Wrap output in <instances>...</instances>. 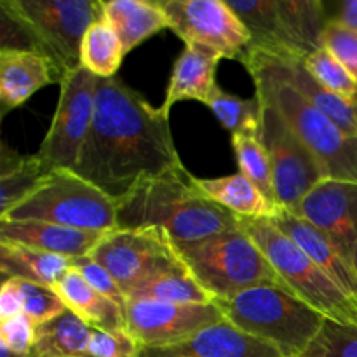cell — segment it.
Returning a JSON list of instances; mask_svg holds the SVG:
<instances>
[{
  "instance_id": "obj_35",
  "label": "cell",
  "mask_w": 357,
  "mask_h": 357,
  "mask_svg": "<svg viewBox=\"0 0 357 357\" xmlns=\"http://www.w3.org/2000/svg\"><path fill=\"white\" fill-rule=\"evenodd\" d=\"M89 352L93 357H142L143 349L126 330H94Z\"/></svg>"
},
{
  "instance_id": "obj_39",
  "label": "cell",
  "mask_w": 357,
  "mask_h": 357,
  "mask_svg": "<svg viewBox=\"0 0 357 357\" xmlns=\"http://www.w3.org/2000/svg\"><path fill=\"white\" fill-rule=\"evenodd\" d=\"M0 44H2V49L33 51L31 38L23 24L2 9H0Z\"/></svg>"
},
{
  "instance_id": "obj_40",
  "label": "cell",
  "mask_w": 357,
  "mask_h": 357,
  "mask_svg": "<svg viewBox=\"0 0 357 357\" xmlns=\"http://www.w3.org/2000/svg\"><path fill=\"white\" fill-rule=\"evenodd\" d=\"M23 314V296L14 279H7L0 288V321L10 319Z\"/></svg>"
},
{
  "instance_id": "obj_23",
  "label": "cell",
  "mask_w": 357,
  "mask_h": 357,
  "mask_svg": "<svg viewBox=\"0 0 357 357\" xmlns=\"http://www.w3.org/2000/svg\"><path fill=\"white\" fill-rule=\"evenodd\" d=\"M101 14L117 31L126 54L152 35L169 28L159 0H107L101 2Z\"/></svg>"
},
{
  "instance_id": "obj_38",
  "label": "cell",
  "mask_w": 357,
  "mask_h": 357,
  "mask_svg": "<svg viewBox=\"0 0 357 357\" xmlns=\"http://www.w3.org/2000/svg\"><path fill=\"white\" fill-rule=\"evenodd\" d=\"M35 330L37 324L26 314H20L10 319L0 321V342L16 354L31 356L35 345Z\"/></svg>"
},
{
  "instance_id": "obj_25",
  "label": "cell",
  "mask_w": 357,
  "mask_h": 357,
  "mask_svg": "<svg viewBox=\"0 0 357 357\" xmlns=\"http://www.w3.org/2000/svg\"><path fill=\"white\" fill-rule=\"evenodd\" d=\"M70 268L72 260L68 258L0 241V274L3 281L17 279L54 288Z\"/></svg>"
},
{
  "instance_id": "obj_24",
  "label": "cell",
  "mask_w": 357,
  "mask_h": 357,
  "mask_svg": "<svg viewBox=\"0 0 357 357\" xmlns=\"http://www.w3.org/2000/svg\"><path fill=\"white\" fill-rule=\"evenodd\" d=\"M194 185L204 197L241 218L272 220L281 209L241 173L222 178L194 176Z\"/></svg>"
},
{
  "instance_id": "obj_34",
  "label": "cell",
  "mask_w": 357,
  "mask_h": 357,
  "mask_svg": "<svg viewBox=\"0 0 357 357\" xmlns=\"http://www.w3.org/2000/svg\"><path fill=\"white\" fill-rule=\"evenodd\" d=\"M17 286L23 296V314H26L35 324L47 323L66 310L65 302L54 288L28 281H17Z\"/></svg>"
},
{
  "instance_id": "obj_26",
  "label": "cell",
  "mask_w": 357,
  "mask_h": 357,
  "mask_svg": "<svg viewBox=\"0 0 357 357\" xmlns=\"http://www.w3.org/2000/svg\"><path fill=\"white\" fill-rule=\"evenodd\" d=\"M49 171L38 155L21 157L2 143L0 150V216L30 197Z\"/></svg>"
},
{
  "instance_id": "obj_10",
  "label": "cell",
  "mask_w": 357,
  "mask_h": 357,
  "mask_svg": "<svg viewBox=\"0 0 357 357\" xmlns=\"http://www.w3.org/2000/svg\"><path fill=\"white\" fill-rule=\"evenodd\" d=\"M89 257L114 275L126 296L159 275L187 268L176 244L155 227L110 230Z\"/></svg>"
},
{
  "instance_id": "obj_29",
  "label": "cell",
  "mask_w": 357,
  "mask_h": 357,
  "mask_svg": "<svg viewBox=\"0 0 357 357\" xmlns=\"http://www.w3.org/2000/svg\"><path fill=\"white\" fill-rule=\"evenodd\" d=\"M126 298L157 300V302L169 303H201V305L213 303V296L195 281L188 268L159 275L132 289Z\"/></svg>"
},
{
  "instance_id": "obj_31",
  "label": "cell",
  "mask_w": 357,
  "mask_h": 357,
  "mask_svg": "<svg viewBox=\"0 0 357 357\" xmlns=\"http://www.w3.org/2000/svg\"><path fill=\"white\" fill-rule=\"evenodd\" d=\"M232 149L239 164V173L244 174L268 201L278 204L271 155L260 136L248 132L232 135Z\"/></svg>"
},
{
  "instance_id": "obj_41",
  "label": "cell",
  "mask_w": 357,
  "mask_h": 357,
  "mask_svg": "<svg viewBox=\"0 0 357 357\" xmlns=\"http://www.w3.org/2000/svg\"><path fill=\"white\" fill-rule=\"evenodd\" d=\"M330 21L357 31V0H344L338 3L337 13L330 16Z\"/></svg>"
},
{
  "instance_id": "obj_1",
  "label": "cell",
  "mask_w": 357,
  "mask_h": 357,
  "mask_svg": "<svg viewBox=\"0 0 357 357\" xmlns=\"http://www.w3.org/2000/svg\"><path fill=\"white\" fill-rule=\"evenodd\" d=\"M169 114L121 79H98L94 115L75 173L122 201L139 183L183 169Z\"/></svg>"
},
{
  "instance_id": "obj_11",
  "label": "cell",
  "mask_w": 357,
  "mask_h": 357,
  "mask_svg": "<svg viewBox=\"0 0 357 357\" xmlns=\"http://www.w3.org/2000/svg\"><path fill=\"white\" fill-rule=\"evenodd\" d=\"M98 77L79 66L59 82V100L51 128L37 155L49 171H75L94 115Z\"/></svg>"
},
{
  "instance_id": "obj_18",
  "label": "cell",
  "mask_w": 357,
  "mask_h": 357,
  "mask_svg": "<svg viewBox=\"0 0 357 357\" xmlns=\"http://www.w3.org/2000/svg\"><path fill=\"white\" fill-rule=\"evenodd\" d=\"M281 232L295 241L310 260L328 275L330 281L340 288V291L357 307V272L347 264L344 257L335 250L333 244L312 223L293 215L288 209H279L271 220Z\"/></svg>"
},
{
  "instance_id": "obj_3",
  "label": "cell",
  "mask_w": 357,
  "mask_h": 357,
  "mask_svg": "<svg viewBox=\"0 0 357 357\" xmlns=\"http://www.w3.org/2000/svg\"><path fill=\"white\" fill-rule=\"evenodd\" d=\"M213 303L230 324L271 344L284 357L302 356L326 321L282 286H258Z\"/></svg>"
},
{
  "instance_id": "obj_7",
  "label": "cell",
  "mask_w": 357,
  "mask_h": 357,
  "mask_svg": "<svg viewBox=\"0 0 357 357\" xmlns=\"http://www.w3.org/2000/svg\"><path fill=\"white\" fill-rule=\"evenodd\" d=\"M251 35V47L307 59L323 47L328 21L321 0H227Z\"/></svg>"
},
{
  "instance_id": "obj_2",
  "label": "cell",
  "mask_w": 357,
  "mask_h": 357,
  "mask_svg": "<svg viewBox=\"0 0 357 357\" xmlns=\"http://www.w3.org/2000/svg\"><path fill=\"white\" fill-rule=\"evenodd\" d=\"M239 216L209 201L187 169L139 183L117 202V229H162L174 244L208 239L237 229Z\"/></svg>"
},
{
  "instance_id": "obj_33",
  "label": "cell",
  "mask_w": 357,
  "mask_h": 357,
  "mask_svg": "<svg viewBox=\"0 0 357 357\" xmlns=\"http://www.w3.org/2000/svg\"><path fill=\"white\" fill-rule=\"evenodd\" d=\"M300 357H357V328L326 319Z\"/></svg>"
},
{
  "instance_id": "obj_20",
  "label": "cell",
  "mask_w": 357,
  "mask_h": 357,
  "mask_svg": "<svg viewBox=\"0 0 357 357\" xmlns=\"http://www.w3.org/2000/svg\"><path fill=\"white\" fill-rule=\"evenodd\" d=\"M58 80L52 63L35 51L0 49L2 115L26 103L37 91Z\"/></svg>"
},
{
  "instance_id": "obj_28",
  "label": "cell",
  "mask_w": 357,
  "mask_h": 357,
  "mask_svg": "<svg viewBox=\"0 0 357 357\" xmlns=\"http://www.w3.org/2000/svg\"><path fill=\"white\" fill-rule=\"evenodd\" d=\"M126 51L117 31L103 16L89 26L80 47V66L89 70L98 79L115 77Z\"/></svg>"
},
{
  "instance_id": "obj_32",
  "label": "cell",
  "mask_w": 357,
  "mask_h": 357,
  "mask_svg": "<svg viewBox=\"0 0 357 357\" xmlns=\"http://www.w3.org/2000/svg\"><path fill=\"white\" fill-rule=\"evenodd\" d=\"M305 66L321 86L351 103H357V82L331 52L321 47L305 59Z\"/></svg>"
},
{
  "instance_id": "obj_17",
  "label": "cell",
  "mask_w": 357,
  "mask_h": 357,
  "mask_svg": "<svg viewBox=\"0 0 357 357\" xmlns=\"http://www.w3.org/2000/svg\"><path fill=\"white\" fill-rule=\"evenodd\" d=\"M142 357H284L267 342L239 330L229 321L211 324L174 347L143 351Z\"/></svg>"
},
{
  "instance_id": "obj_15",
  "label": "cell",
  "mask_w": 357,
  "mask_h": 357,
  "mask_svg": "<svg viewBox=\"0 0 357 357\" xmlns=\"http://www.w3.org/2000/svg\"><path fill=\"white\" fill-rule=\"evenodd\" d=\"M291 213L323 232L357 272V183L321 181Z\"/></svg>"
},
{
  "instance_id": "obj_9",
  "label": "cell",
  "mask_w": 357,
  "mask_h": 357,
  "mask_svg": "<svg viewBox=\"0 0 357 357\" xmlns=\"http://www.w3.org/2000/svg\"><path fill=\"white\" fill-rule=\"evenodd\" d=\"M0 220L110 232L117 229V202L75 171L56 169L30 197Z\"/></svg>"
},
{
  "instance_id": "obj_4",
  "label": "cell",
  "mask_w": 357,
  "mask_h": 357,
  "mask_svg": "<svg viewBox=\"0 0 357 357\" xmlns=\"http://www.w3.org/2000/svg\"><path fill=\"white\" fill-rule=\"evenodd\" d=\"M176 250L213 300L230 298L258 286L286 288L267 257L239 225L197 243L176 244Z\"/></svg>"
},
{
  "instance_id": "obj_5",
  "label": "cell",
  "mask_w": 357,
  "mask_h": 357,
  "mask_svg": "<svg viewBox=\"0 0 357 357\" xmlns=\"http://www.w3.org/2000/svg\"><path fill=\"white\" fill-rule=\"evenodd\" d=\"M237 225L257 243L293 295L323 314L326 319L357 328V307L310 260L309 255L271 220L239 216Z\"/></svg>"
},
{
  "instance_id": "obj_14",
  "label": "cell",
  "mask_w": 357,
  "mask_h": 357,
  "mask_svg": "<svg viewBox=\"0 0 357 357\" xmlns=\"http://www.w3.org/2000/svg\"><path fill=\"white\" fill-rule=\"evenodd\" d=\"M124 317L126 330L143 351L174 347L225 319L215 303L201 305L157 300H128Z\"/></svg>"
},
{
  "instance_id": "obj_6",
  "label": "cell",
  "mask_w": 357,
  "mask_h": 357,
  "mask_svg": "<svg viewBox=\"0 0 357 357\" xmlns=\"http://www.w3.org/2000/svg\"><path fill=\"white\" fill-rule=\"evenodd\" d=\"M257 96L279 112L289 128L321 160L330 180L357 183V138L342 131L291 86L257 68H248Z\"/></svg>"
},
{
  "instance_id": "obj_42",
  "label": "cell",
  "mask_w": 357,
  "mask_h": 357,
  "mask_svg": "<svg viewBox=\"0 0 357 357\" xmlns=\"http://www.w3.org/2000/svg\"><path fill=\"white\" fill-rule=\"evenodd\" d=\"M30 357H37V356H33V354H31V356H30Z\"/></svg>"
},
{
  "instance_id": "obj_22",
  "label": "cell",
  "mask_w": 357,
  "mask_h": 357,
  "mask_svg": "<svg viewBox=\"0 0 357 357\" xmlns=\"http://www.w3.org/2000/svg\"><path fill=\"white\" fill-rule=\"evenodd\" d=\"M66 309L94 330H124V309L98 293L75 268H70L54 286Z\"/></svg>"
},
{
  "instance_id": "obj_12",
  "label": "cell",
  "mask_w": 357,
  "mask_h": 357,
  "mask_svg": "<svg viewBox=\"0 0 357 357\" xmlns=\"http://www.w3.org/2000/svg\"><path fill=\"white\" fill-rule=\"evenodd\" d=\"M260 138L271 155L279 208L295 211L316 185L330 180L312 150L296 136L279 112L267 103H261Z\"/></svg>"
},
{
  "instance_id": "obj_13",
  "label": "cell",
  "mask_w": 357,
  "mask_h": 357,
  "mask_svg": "<svg viewBox=\"0 0 357 357\" xmlns=\"http://www.w3.org/2000/svg\"><path fill=\"white\" fill-rule=\"evenodd\" d=\"M174 31L185 45H197L222 59L244 61L251 35L227 0H159Z\"/></svg>"
},
{
  "instance_id": "obj_37",
  "label": "cell",
  "mask_w": 357,
  "mask_h": 357,
  "mask_svg": "<svg viewBox=\"0 0 357 357\" xmlns=\"http://www.w3.org/2000/svg\"><path fill=\"white\" fill-rule=\"evenodd\" d=\"M72 268H75L98 293L105 295L107 298H110L112 302L117 303L119 307L124 309L128 298H126L124 291L121 289V286L117 284V281L114 279V275L100 265L98 261H94L91 257H80L73 258L72 260Z\"/></svg>"
},
{
  "instance_id": "obj_27",
  "label": "cell",
  "mask_w": 357,
  "mask_h": 357,
  "mask_svg": "<svg viewBox=\"0 0 357 357\" xmlns=\"http://www.w3.org/2000/svg\"><path fill=\"white\" fill-rule=\"evenodd\" d=\"M93 328L68 309L54 319L37 324L31 354L37 357H93L89 342Z\"/></svg>"
},
{
  "instance_id": "obj_8",
  "label": "cell",
  "mask_w": 357,
  "mask_h": 357,
  "mask_svg": "<svg viewBox=\"0 0 357 357\" xmlns=\"http://www.w3.org/2000/svg\"><path fill=\"white\" fill-rule=\"evenodd\" d=\"M0 9L28 31L33 51L52 63L58 80L80 66L86 31L101 14V0H0Z\"/></svg>"
},
{
  "instance_id": "obj_36",
  "label": "cell",
  "mask_w": 357,
  "mask_h": 357,
  "mask_svg": "<svg viewBox=\"0 0 357 357\" xmlns=\"http://www.w3.org/2000/svg\"><path fill=\"white\" fill-rule=\"evenodd\" d=\"M323 47L345 66L357 82V31L328 21L323 33Z\"/></svg>"
},
{
  "instance_id": "obj_21",
  "label": "cell",
  "mask_w": 357,
  "mask_h": 357,
  "mask_svg": "<svg viewBox=\"0 0 357 357\" xmlns=\"http://www.w3.org/2000/svg\"><path fill=\"white\" fill-rule=\"evenodd\" d=\"M220 56L197 45H185L183 52L178 56L173 65L169 84H167L166 96H164L162 112L169 114L173 105L180 101H201L208 103L209 96L215 91L216 68H218Z\"/></svg>"
},
{
  "instance_id": "obj_30",
  "label": "cell",
  "mask_w": 357,
  "mask_h": 357,
  "mask_svg": "<svg viewBox=\"0 0 357 357\" xmlns=\"http://www.w3.org/2000/svg\"><path fill=\"white\" fill-rule=\"evenodd\" d=\"M206 107L211 108L220 124L232 135H258L261 129V103L258 96L241 98L216 86Z\"/></svg>"
},
{
  "instance_id": "obj_19",
  "label": "cell",
  "mask_w": 357,
  "mask_h": 357,
  "mask_svg": "<svg viewBox=\"0 0 357 357\" xmlns=\"http://www.w3.org/2000/svg\"><path fill=\"white\" fill-rule=\"evenodd\" d=\"M107 232L68 229L42 222H9L0 220V241L21 244L58 257H89Z\"/></svg>"
},
{
  "instance_id": "obj_16",
  "label": "cell",
  "mask_w": 357,
  "mask_h": 357,
  "mask_svg": "<svg viewBox=\"0 0 357 357\" xmlns=\"http://www.w3.org/2000/svg\"><path fill=\"white\" fill-rule=\"evenodd\" d=\"M243 65L246 68L261 70L291 86L314 108L331 119L342 131L352 138H357V103H351L321 86L307 70L305 59L293 58V56H275L261 49L250 47Z\"/></svg>"
}]
</instances>
